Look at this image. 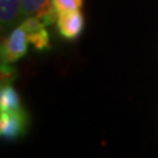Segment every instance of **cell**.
<instances>
[{
  "instance_id": "1",
  "label": "cell",
  "mask_w": 158,
  "mask_h": 158,
  "mask_svg": "<svg viewBox=\"0 0 158 158\" xmlns=\"http://www.w3.org/2000/svg\"><path fill=\"white\" fill-rule=\"evenodd\" d=\"M28 36L23 25L12 29V32L2 41V62L15 63L28 52Z\"/></svg>"
},
{
  "instance_id": "2",
  "label": "cell",
  "mask_w": 158,
  "mask_h": 158,
  "mask_svg": "<svg viewBox=\"0 0 158 158\" xmlns=\"http://www.w3.org/2000/svg\"><path fill=\"white\" fill-rule=\"evenodd\" d=\"M27 129V115L24 110L0 112V135L8 141L17 140Z\"/></svg>"
},
{
  "instance_id": "3",
  "label": "cell",
  "mask_w": 158,
  "mask_h": 158,
  "mask_svg": "<svg viewBox=\"0 0 158 158\" xmlns=\"http://www.w3.org/2000/svg\"><path fill=\"white\" fill-rule=\"evenodd\" d=\"M57 28L59 34L66 40H77L85 28V16L79 11L58 13L57 16Z\"/></svg>"
},
{
  "instance_id": "4",
  "label": "cell",
  "mask_w": 158,
  "mask_h": 158,
  "mask_svg": "<svg viewBox=\"0 0 158 158\" xmlns=\"http://www.w3.org/2000/svg\"><path fill=\"white\" fill-rule=\"evenodd\" d=\"M23 28L25 29L28 41L34 46V49L42 52L50 46V37L46 31V25L37 16H28L23 21Z\"/></svg>"
},
{
  "instance_id": "5",
  "label": "cell",
  "mask_w": 158,
  "mask_h": 158,
  "mask_svg": "<svg viewBox=\"0 0 158 158\" xmlns=\"http://www.w3.org/2000/svg\"><path fill=\"white\" fill-rule=\"evenodd\" d=\"M21 13L24 16H37L46 27L56 23L58 16L52 0H21Z\"/></svg>"
},
{
  "instance_id": "6",
  "label": "cell",
  "mask_w": 158,
  "mask_h": 158,
  "mask_svg": "<svg viewBox=\"0 0 158 158\" xmlns=\"http://www.w3.org/2000/svg\"><path fill=\"white\" fill-rule=\"evenodd\" d=\"M21 9V0H0V24L2 33L8 32L17 20Z\"/></svg>"
},
{
  "instance_id": "7",
  "label": "cell",
  "mask_w": 158,
  "mask_h": 158,
  "mask_svg": "<svg viewBox=\"0 0 158 158\" xmlns=\"http://www.w3.org/2000/svg\"><path fill=\"white\" fill-rule=\"evenodd\" d=\"M23 110L21 100L17 91L11 85H2L0 90V111H20Z\"/></svg>"
},
{
  "instance_id": "8",
  "label": "cell",
  "mask_w": 158,
  "mask_h": 158,
  "mask_svg": "<svg viewBox=\"0 0 158 158\" xmlns=\"http://www.w3.org/2000/svg\"><path fill=\"white\" fill-rule=\"evenodd\" d=\"M57 13L79 11L83 6V0H52Z\"/></svg>"
},
{
  "instance_id": "9",
  "label": "cell",
  "mask_w": 158,
  "mask_h": 158,
  "mask_svg": "<svg viewBox=\"0 0 158 158\" xmlns=\"http://www.w3.org/2000/svg\"><path fill=\"white\" fill-rule=\"evenodd\" d=\"M16 79V70L11 66V63L2 62V85H11Z\"/></svg>"
}]
</instances>
